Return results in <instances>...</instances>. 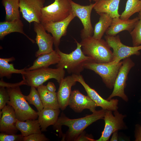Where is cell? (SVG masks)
<instances>
[{
  "label": "cell",
  "mask_w": 141,
  "mask_h": 141,
  "mask_svg": "<svg viewBox=\"0 0 141 141\" xmlns=\"http://www.w3.org/2000/svg\"><path fill=\"white\" fill-rule=\"evenodd\" d=\"M106 110H95L90 115L76 119H69L63 113L55 124L53 128L62 136V140L75 141L88 126L99 119H103Z\"/></svg>",
  "instance_id": "obj_1"
},
{
  "label": "cell",
  "mask_w": 141,
  "mask_h": 141,
  "mask_svg": "<svg viewBox=\"0 0 141 141\" xmlns=\"http://www.w3.org/2000/svg\"><path fill=\"white\" fill-rule=\"evenodd\" d=\"M84 54L97 63H106L113 60V52L106 41L92 36L82 39L80 43Z\"/></svg>",
  "instance_id": "obj_2"
},
{
  "label": "cell",
  "mask_w": 141,
  "mask_h": 141,
  "mask_svg": "<svg viewBox=\"0 0 141 141\" xmlns=\"http://www.w3.org/2000/svg\"><path fill=\"white\" fill-rule=\"evenodd\" d=\"M75 40L77 44V48L69 54L63 53L59 48L55 49L60 57L56 67L66 69L69 74L79 75L85 68L84 65L86 62L93 61L84 54L82 50L81 44Z\"/></svg>",
  "instance_id": "obj_3"
},
{
  "label": "cell",
  "mask_w": 141,
  "mask_h": 141,
  "mask_svg": "<svg viewBox=\"0 0 141 141\" xmlns=\"http://www.w3.org/2000/svg\"><path fill=\"white\" fill-rule=\"evenodd\" d=\"M6 89L10 99L7 104L13 107L18 120L24 121L28 120L37 119L38 117L37 112L29 105L20 86L6 87Z\"/></svg>",
  "instance_id": "obj_4"
},
{
  "label": "cell",
  "mask_w": 141,
  "mask_h": 141,
  "mask_svg": "<svg viewBox=\"0 0 141 141\" xmlns=\"http://www.w3.org/2000/svg\"><path fill=\"white\" fill-rule=\"evenodd\" d=\"M21 74L27 85L37 88L51 79L56 80L59 84L64 78L65 71L64 69L61 68H52L48 67L25 70Z\"/></svg>",
  "instance_id": "obj_5"
},
{
  "label": "cell",
  "mask_w": 141,
  "mask_h": 141,
  "mask_svg": "<svg viewBox=\"0 0 141 141\" xmlns=\"http://www.w3.org/2000/svg\"><path fill=\"white\" fill-rule=\"evenodd\" d=\"M122 61L99 63L93 61L86 62L85 68L93 71L102 78L103 83L108 89H113L115 80Z\"/></svg>",
  "instance_id": "obj_6"
},
{
  "label": "cell",
  "mask_w": 141,
  "mask_h": 141,
  "mask_svg": "<svg viewBox=\"0 0 141 141\" xmlns=\"http://www.w3.org/2000/svg\"><path fill=\"white\" fill-rule=\"evenodd\" d=\"M72 12L70 0H55L41 10L40 22L43 24L62 20L68 17Z\"/></svg>",
  "instance_id": "obj_7"
},
{
  "label": "cell",
  "mask_w": 141,
  "mask_h": 141,
  "mask_svg": "<svg viewBox=\"0 0 141 141\" xmlns=\"http://www.w3.org/2000/svg\"><path fill=\"white\" fill-rule=\"evenodd\" d=\"M116 77L113 91L106 99L109 100L117 96L121 98L126 102L128 101V98L125 92L126 86V82L128 74L131 69L135 65V63L130 57L124 60Z\"/></svg>",
  "instance_id": "obj_8"
},
{
  "label": "cell",
  "mask_w": 141,
  "mask_h": 141,
  "mask_svg": "<svg viewBox=\"0 0 141 141\" xmlns=\"http://www.w3.org/2000/svg\"><path fill=\"white\" fill-rule=\"evenodd\" d=\"M112 111L106 110L103 118L105 122V126L102 132L101 137L98 139L93 141H107L114 132L119 130H125L127 127L124 120L126 115L120 113L118 110L114 111L113 115Z\"/></svg>",
  "instance_id": "obj_9"
},
{
  "label": "cell",
  "mask_w": 141,
  "mask_h": 141,
  "mask_svg": "<svg viewBox=\"0 0 141 141\" xmlns=\"http://www.w3.org/2000/svg\"><path fill=\"white\" fill-rule=\"evenodd\" d=\"M105 40L113 49V60L119 62L122 60L132 55L139 56L141 50V45L137 46H130L123 44L119 35L115 36H105Z\"/></svg>",
  "instance_id": "obj_10"
},
{
  "label": "cell",
  "mask_w": 141,
  "mask_h": 141,
  "mask_svg": "<svg viewBox=\"0 0 141 141\" xmlns=\"http://www.w3.org/2000/svg\"><path fill=\"white\" fill-rule=\"evenodd\" d=\"M72 7V12L79 18L83 26L81 31L80 36L82 39L92 36L94 29L91 20V15L92 9L95 4L91 3L86 5H83L76 3L70 0Z\"/></svg>",
  "instance_id": "obj_11"
},
{
  "label": "cell",
  "mask_w": 141,
  "mask_h": 141,
  "mask_svg": "<svg viewBox=\"0 0 141 141\" xmlns=\"http://www.w3.org/2000/svg\"><path fill=\"white\" fill-rule=\"evenodd\" d=\"M45 0H19L20 11L23 17L30 24L40 22L42 9Z\"/></svg>",
  "instance_id": "obj_12"
},
{
  "label": "cell",
  "mask_w": 141,
  "mask_h": 141,
  "mask_svg": "<svg viewBox=\"0 0 141 141\" xmlns=\"http://www.w3.org/2000/svg\"><path fill=\"white\" fill-rule=\"evenodd\" d=\"M34 30L36 33L35 40L39 48L35 54V56H39L50 52L53 49L54 40L52 36L46 33L42 24L41 22H34Z\"/></svg>",
  "instance_id": "obj_13"
},
{
  "label": "cell",
  "mask_w": 141,
  "mask_h": 141,
  "mask_svg": "<svg viewBox=\"0 0 141 141\" xmlns=\"http://www.w3.org/2000/svg\"><path fill=\"white\" fill-rule=\"evenodd\" d=\"M76 79L77 81L82 85L87 95L95 103L97 107H100L105 110L113 111L118 110L119 101L118 99L112 98L109 100L105 99L86 83L82 75L80 74L77 75Z\"/></svg>",
  "instance_id": "obj_14"
},
{
  "label": "cell",
  "mask_w": 141,
  "mask_h": 141,
  "mask_svg": "<svg viewBox=\"0 0 141 141\" xmlns=\"http://www.w3.org/2000/svg\"><path fill=\"white\" fill-rule=\"evenodd\" d=\"M68 105L77 113H80L84 109H87L92 112L95 111L97 105L87 95L81 93L78 90L72 91Z\"/></svg>",
  "instance_id": "obj_15"
},
{
  "label": "cell",
  "mask_w": 141,
  "mask_h": 141,
  "mask_svg": "<svg viewBox=\"0 0 141 141\" xmlns=\"http://www.w3.org/2000/svg\"><path fill=\"white\" fill-rule=\"evenodd\" d=\"M76 74H72L64 78L61 81L57 92V96L60 109L64 110L68 105L72 92V87L77 82Z\"/></svg>",
  "instance_id": "obj_16"
},
{
  "label": "cell",
  "mask_w": 141,
  "mask_h": 141,
  "mask_svg": "<svg viewBox=\"0 0 141 141\" xmlns=\"http://www.w3.org/2000/svg\"><path fill=\"white\" fill-rule=\"evenodd\" d=\"M1 111L2 115L0 118V132L9 134H16L18 130L16 126L17 119L14 109L7 104Z\"/></svg>",
  "instance_id": "obj_17"
},
{
  "label": "cell",
  "mask_w": 141,
  "mask_h": 141,
  "mask_svg": "<svg viewBox=\"0 0 141 141\" xmlns=\"http://www.w3.org/2000/svg\"><path fill=\"white\" fill-rule=\"evenodd\" d=\"M139 20L138 16L132 19L125 20L121 19L120 17L113 18L105 34L107 35L115 36L124 31H127L130 33L134 28Z\"/></svg>",
  "instance_id": "obj_18"
},
{
  "label": "cell",
  "mask_w": 141,
  "mask_h": 141,
  "mask_svg": "<svg viewBox=\"0 0 141 141\" xmlns=\"http://www.w3.org/2000/svg\"><path fill=\"white\" fill-rule=\"evenodd\" d=\"M121 0H99L95 3L93 9L98 14L101 13L109 14L113 18L120 17L118 12Z\"/></svg>",
  "instance_id": "obj_19"
},
{
  "label": "cell",
  "mask_w": 141,
  "mask_h": 141,
  "mask_svg": "<svg viewBox=\"0 0 141 141\" xmlns=\"http://www.w3.org/2000/svg\"><path fill=\"white\" fill-rule=\"evenodd\" d=\"M60 112V109L46 108L37 112L38 120L42 131H46V128L49 126L55 124L58 119Z\"/></svg>",
  "instance_id": "obj_20"
},
{
  "label": "cell",
  "mask_w": 141,
  "mask_h": 141,
  "mask_svg": "<svg viewBox=\"0 0 141 141\" xmlns=\"http://www.w3.org/2000/svg\"><path fill=\"white\" fill-rule=\"evenodd\" d=\"M24 24L20 19H16L11 21L0 22V39L3 40L6 35L11 33L19 32L25 36L33 43L34 41L30 38L24 33L23 30Z\"/></svg>",
  "instance_id": "obj_21"
},
{
  "label": "cell",
  "mask_w": 141,
  "mask_h": 141,
  "mask_svg": "<svg viewBox=\"0 0 141 141\" xmlns=\"http://www.w3.org/2000/svg\"><path fill=\"white\" fill-rule=\"evenodd\" d=\"M60 59V56L57 51L56 50H54L38 56L34 61L32 66L26 68V71L48 67L51 65L57 63Z\"/></svg>",
  "instance_id": "obj_22"
},
{
  "label": "cell",
  "mask_w": 141,
  "mask_h": 141,
  "mask_svg": "<svg viewBox=\"0 0 141 141\" xmlns=\"http://www.w3.org/2000/svg\"><path fill=\"white\" fill-rule=\"evenodd\" d=\"M44 108L60 109L57 93L49 91L46 86L43 84L37 88Z\"/></svg>",
  "instance_id": "obj_23"
},
{
  "label": "cell",
  "mask_w": 141,
  "mask_h": 141,
  "mask_svg": "<svg viewBox=\"0 0 141 141\" xmlns=\"http://www.w3.org/2000/svg\"><path fill=\"white\" fill-rule=\"evenodd\" d=\"M24 122L17 120L16 126L24 137L35 133H42L38 120H28Z\"/></svg>",
  "instance_id": "obj_24"
},
{
  "label": "cell",
  "mask_w": 141,
  "mask_h": 141,
  "mask_svg": "<svg viewBox=\"0 0 141 141\" xmlns=\"http://www.w3.org/2000/svg\"><path fill=\"white\" fill-rule=\"evenodd\" d=\"M99 15V20L95 25L92 36L95 39H100L110 26L113 18L105 13H101Z\"/></svg>",
  "instance_id": "obj_25"
},
{
  "label": "cell",
  "mask_w": 141,
  "mask_h": 141,
  "mask_svg": "<svg viewBox=\"0 0 141 141\" xmlns=\"http://www.w3.org/2000/svg\"><path fill=\"white\" fill-rule=\"evenodd\" d=\"M2 3L5 11V21L20 19L19 0H2Z\"/></svg>",
  "instance_id": "obj_26"
},
{
  "label": "cell",
  "mask_w": 141,
  "mask_h": 141,
  "mask_svg": "<svg viewBox=\"0 0 141 141\" xmlns=\"http://www.w3.org/2000/svg\"><path fill=\"white\" fill-rule=\"evenodd\" d=\"M15 60V58L11 57L9 58H0V77L2 78L5 77L9 79L13 74H21L26 70V68L21 69H15L12 63L9 62Z\"/></svg>",
  "instance_id": "obj_27"
},
{
  "label": "cell",
  "mask_w": 141,
  "mask_h": 141,
  "mask_svg": "<svg viewBox=\"0 0 141 141\" xmlns=\"http://www.w3.org/2000/svg\"><path fill=\"white\" fill-rule=\"evenodd\" d=\"M141 11V1L140 0H127L124 11L120 18L122 20L129 19L132 15Z\"/></svg>",
  "instance_id": "obj_28"
},
{
  "label": "cell",
  "mask_w": 141,
  "mask_h": 141,
  "mask_svg": "<svg viewBox=\"0 0 141 141\" xmlns=\"http://www.w3.org/2000/svg\"><path fill=\"white\" fill-rule=\"evenodd\" d=\"M76 17L72 12L66 19L60 21L54 22H48L42 24L46 30L48 32L52 30L68 27L71 22Z\"/></svg>",
  "instance_id": "obj_29"
},
{
  "label": "cell",
  "mask_w": 141,
  "mask_h": 141,
  "mask_svg": "<svg viewBox=\"0 0 141 141\" xmlns=\"http://www.w3.org/2000/svg\"><path fill=\"white\" fill-rule=\"evenodd\" d=\"M31 87L30 93L28 95L25 96V99L30 104L35 106L38 111H39L44 108L39 95L36 88Z\"/></svg>",
  "instance_id": "obj_30"
},
{
  "label": "cell",
  "mask_w": 141,
  "mask_h": 141,
  "mask_svg": "<svg viewBox=\"0 0 141 141\" xmlns=\"http://www.w3.org/2000/svg\"><path fill=\"white\" fill-rule=\"evenodd\" d=\"M139 20L133 30L130 33L133 46L141 45V11L139 13Z\"/></svg>",
  "instance_id": "obj_31"
},
{
  "label": "cell",
  "mask_w": 141,
  "mask_h": 141,
  "mask_svg": "<svg viewBox=\"0 0 141 141\" xmlns=\"http://www.w3.org/2000/svg\"><path fill=\"white\" fill-rule=\"evenodd\" d=\"M67 27H66L61 28L55 30L50 32L53 38L54 44L55 49L58 48L61 38L66 34Z\"/></svg>",
  "instance_id": "obj_32"
},
{
  "label": "cell",
  "mask_w": 141,
  "mask_h": 141,
  "mask_svg": "<svg viewBox=\"0 0 141 141\" xmlns=\"http://www.w3.org/2000/svg\"><path fill=\"white\" fill-rule=\"evenodd\" d=\"M24 137L21 134H9L1 132L0 134V141H23Z\"/></svg>",
  "instance_id": "obj_33"
},
{
  "label": "cell",
  "mask_w": 141,
  "mask_h": 141,
  "mask_svg": "<svg viewBox=\"0 0 141 141\" xmlns=\"http://www.w3.org/2000/svg\"><path fill=\"white\" fill-rule=\"evenodd\" d=\"M9 95L4 87L0 88V110L6 105L7 102L10 100Z\"/></svg>",
  "instance_id": "obj_34"
},
{
  "label": "cell",
  "mask_w": 141,
  "mask_h": 141,
  "mask_svg": "<svg viewBox=\"0 0 141 141\" xmlns=\"http://www.w3.org/2000/svg\"><path fill=\"white\" fill-rule=\"evenodd\" d=\"M49 139L42 133H35L24 137V141H46Z\"/></svg>",
  "instance_id": "obj_35"
},
{
  "label": "cell",
  "mask_w": 141,
  "mask_h": 141,
  "mask_svg": "<svg viewBox=\"0 0 141 141\" xmlns=\"http://www.w3.org/2000/svg\"><path fill=\"white\" fill-rule=\"evenodd\" d=\"M23 80L20 82L11 83L5 82L4 81L3 79L2 78L0 80V87H13L17 86H20L22 85H27V83L25 80L23 79Z\"/></svg>",
  "instance_id": "obj_36"
},
{
  "label": "cell",
  "mask_w": 141,
  "mask_h": 141,
  "mask_svg": "<svg viewBox=\"0 0 141 141\" xmlns=\"http://www.w3.org/2000/svg\"><path fill=\"white\" fill-rule=\"evenodd\" d=\"M134 137L135 141H141V125L138 124L135 126Z\"/></svg>",
  "instance_id": "obj_37"
},
{
  "label": "cell",
  "mask_w": 141,
  "mask_h": 141,
  "mask_svg": "<svg viewBox=\"0 0 141 141\" xmlns=\"http://www.w3.org/2000/svg\"><path fill=\"white\" fill-rule=\"evenodd\" d=\"M94 139L87 136L84 131L81 133L75 140V141H93Z\"/></svg>",
  "instance_id": "obj_38"
},
{
  "label": "cell",
  "mask_w": 141,
  "mask_h": 141,
  "mask_svg": "<svg viewBox=\"0 0 141 141\" xmlns=\"http://www.w3.org/2000/svg\"><path fill=\"white\" fill-rule=\"evenodd\" d=\"M46 86L47 89L50 91L52 92H56V87L53 83L49 82Z\"/></svg>",
  "instance_id": "obj_39"
},
{
  "label": "cell",
  "mask_w": 141,
  "mask_h": 141,
  "mask_svg": "<svg viewBox=\"0 0 141 141\" xmlns=\"http://www.w3.org/2000/svg\"><path fill=\"white\" fill-rule=\"evenodd\" d=\"M118 131H116L113 133L112 136L110 139V141H115L118 140Z\"/></svg>",
  "instance_id": "obj_40"
},
{
  "label": "cell",
  "mask_w": 141,
  "mask_h": 141,
  "mask_svg": "<svg viewBox=\"0 0 141 141\" xmlns=\"http://www.w3.org/2000/svg\"><path fill=\"white\" fill-rule=\"evenodd\" d=\"M139 102H141V96L140 97V99L139 100Z\"/></svg>",
  "instance_id": "obj_41"
},
{
  "label": "cell",
  "mask_w": 141,
  "mask_h": 141,
  "mask_svg": "<svg viewBox=\"0 0 141 141\" xmlns=\"http://www.w3.org/2000/svg\"><path fill=\"white\" fill-rule=\"evenodd\" d=\"M90 0L92 1H93L94 2H96V0Z\"/></svg>",
  "instance_id": "obj_42"
},
{
  "label": "cell",
  "mask_w": 141,
  "mask_h": 141,
  "mask_svg": "<svg viewBox=\"0 0 141 141\" xmlns=\"http://www.w3.org/2000/svg\"><path fill=\"white\" fill-rule=\"evenodd\" d=\"M99 0H96V1H99Z\"/></svg>",
  "instance_id": "obj_43"
},
{
  "label": "cell",
  "mask_w": 141,
  "mask_h": 141,
  "mask_svg": "<svg viewBox=\"0 0 141 141\" xmlns=\"http://www.w3.org/2000/svg\"><path fill=\"white\" fill-rule=\"evenodd\" d=\"M141 1V0H140Z\"/></svg>",
  "instance_id": "obj_44"
}]
</instances>
